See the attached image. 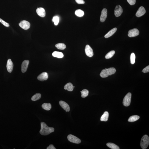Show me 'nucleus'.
I'll return each instance as SVG.
<instances>
[{
  "mask_svg": "<svg viewBox=\"0 0 149 149\" xmlns=\"http://www.w3.org/2000/svg\"><path fill=\"white\" fill-rule=\"evenodd\" d=\"M0 22L1 24H2L3 25H4V26L7 27H9V25L8 23L4 21V20L0 18Z\"/></svg>",
  "mask_w": 149,
  "mask_h": 149,
  "instance_id": "2f4dec72",
  "label": "nucleus"
},
{
  "mask_svg": "<svg viewBox=\"0 0 149 149\" xmlns=\"http://www.w3.org/2000/svg\"><path fill=\"white\" fill-rule=\"evenodd\" d=\"M36 13L38 15L41 17H43L45 16L46 12L45 9L42 8H39L36 9Z\"/></svg>",
  "mask_w": 149,
  "mask_h": 149,
  "instance_id": "4468645a",
  "label": "nucleus"
},
{
  "mask_svg": "<svg viewBox=\"0 0 149 149\" xmlns=\"http://www.w3.org/2000/svg\"><path fill=\"white\" fill-rule=\"evenodd\" d=\"M74 86L71 83H68L65 85L64 89L67 90V91H72L74 90Z\"/></svg>",
  "mask_w": 149,
  "mask_h": 149,
  "instance_id": "f3484780",
  "label": "nucleus"
},
{
  "mask_svg": "<svg viewBox=\"0 0 149 149\" xmlns=\"http://www.w3.org/2000/svg\"><path fill=\"white\" fill-rule=\"evenodd\" d=\"M41 129L39 131V133L42 135H48L54 131V128H53L49 127L44 122H41Z\"/></svg>",
  "mask_w": 149,
  "mask_h": 149,
  "instance_id": "f257e3e1",
  "label": "nucleus"
},
{
  "mask_svg": "<svg viewBox=\"0 0 149 149\" xmlns=\"http://www.w3.org/2000/svg\"><path fill=\"white\" fill-rule=\"evenodd\" d=\"M75 14L77 16L82 17L84 15V13L83 11L81 9H78L76 10L75 11Z\"/></svg>",
  "mask_w": 149,
  "mask_h": 149,
  "instance_id": "b1692460",
  "label": "nucleus"
},
{
  "mask_svg": "<svg viewBox=\"0 0 149 149\" xmlns=\"http://www.w3.org/2000/svg\"><path fill=\"white\" fill-rule=\"evenodd\" d=\"M75 1L78 4H84L85 3L83 0H75Z\"/></svg>",
  "mask_w": 149,
  "mask_h": 149,
  "instance_id": "f704fd0d",
  "label": "nucleus"
},
{
  "mask_svg": "<svg viewBox=\"0 0 149 149\" xmlns=\"http://www.w3.org/2000/svg\"><path fill=\"white\" fill-rule=\"evenodd\" d=\"M41 95L40 93H37L34 95L31 98V100L35 101L40 99Z\"/></svg>",
  "mask_w": 149,
  "mask_h": 149,
  "instance_id": "393cba45",
  "label": "nucleus"
},
{
  "mask_svg": "<svg viewBox=\"0 0 149 149\" xmlns=\"http://www.w3.org/2000/svg\"><path fill=\"white\" fill-rule=\"evenodd\" d=\"M29 63V61L28 60H25L23 62L21 65V71L22 72L24 73L26 72Z\"/></svg>",
  "mask_w": 149,
  "mask_h": 149,
  "instance_id": "9b49d317",
  "label": "nucleus"
},
{
  "mask_svg": "<svg viewBox=\"0 0 149 149\" xmlns=\"http://www.w3.org/2000/svg\"><path fill=\"white\" fill-rule=\"evenodd\" d=\"M149 144V136L145 135L143 136L141 139L140 145L143 149H147L148 147Z\"/></svg>",
  "mask_w": 149,
  "mask_h": 149,
  "instance_id": "f03ea898",
  "label": "nucleus"
},
{
  "mask_svg": "<svg viewBox=\"0 0 149 149\" xmlns=\"http://www.w3.org/2000/svg\"><path fill=\"white\" fill-rule=\"evenodd\" d=\"M42 108L46 110H50L51 108V105L50 103H45L42 105Z\"/></svg>",
  "mask_w": 149,
  "mask_h": 149,
  "instance_id": "aec40b11",
  "label": "nucleus"
},
{
  "mask_svg": "<svg viewBox=\"0 0 149 149\" xmlns=\"http://www.w3.org/2000/svg\"><path fill=\"white\" fill-rule=\"evenodd\" d=\"M117 30V28H114L112 29L110 31H109L104 36V37L106 38H107L111 36H112L116 32Z\"/></svg>",
  "mask_w": 149,
  "mask_h": 149,
  "instance_id": "dca6fc26",
  "label": "nucleus"
},
{
  "mask_svg": "<svg viewBox=\"0 0 149 149\" xmlns=\"http://www.w3.org/2000/svg\"><path fill=\"white\" fill-rule=\"evenodd\" d=\"M19 25L20 27L25 30L29 29L31 26L29 22L25 20L21 21L19 24Z\"/></svg>",
  "mask_w": 149,
  "mask_h": 149,
  "instance_id": "39448f33",
  "label": "nucleus"
},
{
  "mask_svg": "<svg viewBox=\"0 0 149 149\" xmlns=\"http://www.w3.org/2000/svg\"><path fill=\"white\" fill-rule=\"evenodd\" d=\"M48 78V74L46 72L42 73L38 77V80L40 81H43L47 80Z\"/></svg>",
  "mask_w": 149,
  "mask_h": 149,
  "instance_id": "f8f14e48",
  "label": "nucleus"
},
{
  "mask_svg": "<svg viewBox=\"0 0 149 149\" xmlns=\"http://www.w3.org/2000/svg\"><path fill=\"white\" fill-rule=\"evenodd\" d=\"M82 95L81 97L82 98H85L88 96L89 91L86 89H84L82 91H81Z\"/></svg>",
  "mask_w": 149,
  "mask_h": 149,
  "instance_id": "c85d7f7f",
  "label": "nucleus"
},
{
  "mask_svg": "<svg viewBox=\"0 0 149 149\" xmlns=\"http://www.w3.org/2000/svg\"><path fill=\"white\" fill-rule=\"evenodd\" d=\"M142 72L144 73H146L149 72V66H147L143 70Z\"/></svg>",
  "mask_w": 149,
  "mask_h": 149,
  "instance_id": "72a5a7b5",
  "label": "nucleus"
},
{
  "mask_svg": "<svg viewBox=\"0 0 149 149\" xmlns=\"http://www.w3.org/2000/svg\"><path fill=\"white\" fill-rule=\"evenodd\" d=\"M85 51L86 55L90 57H91L94 55L92 49L89 45L86 46Z\"/></svg>",
  "mask_w": 149,
  "mask_h": 149,
  "instance_id": "423d86ee",
  "label": "nucleus"
},
{
  "mask_svg": "<svg viewBox=\"0 0 149 149\" xmlns=\"http://www.w3.org/2000/svg\"><path fill=\"white\" fill-rule=\"evenodd\" d=\"M136 56L134 53H131L130 56L131 63V64H134L135 63Z\"/></svg>",
  "mask_w": 149,
  "mask_h": 149,
  "instance_id": "c756f323",
  "label": "nucleus"
},
{
  "mask_svg": "<svg viewBox=\"0 0 149 149\" xmlns=\"http://www.w3.org/2000/svg\"><path fill=\"white\" fill-rule=\"evenodd\" d=\"M7 67L8 72L9 73L12 72L13 70V64L12 60L10 59H9L8 60Z\"/></svg>",
  "mask_w": 149,
  "mask_h": 149,
  "instance_id": "2eb2a0df",
  "label": "nucleus"
},
{
  "mask_svg": "<svg viewBox=\"0 0 149 149\" xmlns=\"http://www.w3.org/2000/svg\"><path fill=\"white\" fill-rule=\"evenodd\" d=\"M131 93H128L124 98L123 102V105L126 107L129 106L131 103Z\"/></svg>",
  "mask_w": 149,
  "mask_h": 149,
  "instance_id": "7ed1b4c3",
  "label": "nucleus"
},
{
  "mask_svg": "<svg viewBox=\"0 0 149 149\" xmlns=\"http://www.w3.org/2000/svg\"></svg>",
  "mask_w": 149,
  "mask_h": 149,
  "instance_id": "e433bc0d",
  "label": "nucleus"
},
{
  "mask_svg": "<svg viewBox=\"0 0 149 149\" xmlns=\"http://www.w3.org/2000/svg\"><path fill=\"white\" fill-rule=\"evenodd\" d=\"M128 2L131 5H134L135 4L136 0H127Z\"/></svg>",
  "mask_w": 149,
  "mask_h": 149,
  "instance_id": "473e14b6",
  "label": "nucleus"
},
{
  "mask_svg": "<svg viewBox=\"0 0 149 149\" xmlns=\"http://www.w3.org/2000/svg\"><path fill=\"white\" fill-rule=\"evenodd\" d=\"M123 12L122 8L120 5H117L115 9V15L116 17H118L121 16Z\"/></svg>",
  "mask_w": 149,
  "mask_h": 149,
  "instance_id": "6e6552de",
  "label": "nucleus"
},
{
  "mask_svg": "<svg viewBox=\"0 0 149 149\" xmlns=\"http://www.w3.org/2000/svg\"><path fill=\"white\" fill-rule=\"evenodd\" d=\"M108 74L109 75H112L115 73L116 72V70L115 68L114 67H111L107 69Z\"/></svg>",
  "mask_w": 149,
  "mask_h": 149,
  "instance_id": "bb28decb",
  "label": "nucleus"
},
{
  "mask_svg": "<svg viewBox=\"0 0 149 149\" xmlns=\"http://www.w3.org/2000/svg\"><path fill=\"white\" fill-rule=\"evenodd\" d=\"M139 32V30L137 28L130 30L128 31V36L130 37H135L138 35Z\"/></svg>",
  "mask_w": 149,
  "mask_h": 149,
  "instance_id": "0eeeda50",
  "label": "nucleus"
},
{
  "mask_svg": "<svg viewBox=\"0 0 149 149\" xmlns=\"http://www.w3.org/2000/svg\"><path fill=\"white\" fill-rule=\"evenodd\" d=\"M55 47L57 48L60 50H64L66 47V46L64 43H59L56 44L55 45Z\"/></svg>",
  "mask_w": 149,
  "mask_h": 149,
  "instance_id": "a878e982",
  "label": "nucleus"
},
{
  "mask_svg": "<svg viewBox=\"0 0 149 149\" xmlns=\"http://www.w3.org/2000/svg\"><path fill=\"white\" fill-rule=\"evenodd\" d=\"M68 140L69 141L75 144H80L81 141L80 139L72 134H69L67 136Z\"/></svg>",
  "mask_w": 149,
  "mask_h": 149,
  "instance_id": "20e7f679",
  "label": "nucleus"
},
{
  "mask_svg": "<svg viewBox=\"0 0 149 149\" xmlns=\"http://www.w3.org/2000/svg\"><path fill=\"white\" fill-rule=\"evenodd\" d=\"M140 118L139 116L137 115H133L129 117L128 120V121L130 122H133L137 121Z\"/></svg>",
  "mask_w": 149,
  "mask_h": 149,
  "instance_id": "412c9836",
  "label": "nucleus"
},
{
  "mask_svg": "<svg viewBox=\"0 0 149 149\" xmlns=\"http://www.w3.org/2000/svg\"><path fill=\"white\" fill-rule=\"evenodd\" d=\"M53 22H54V24L55 26L58 24L59 22V18L58 16H55L53 17Z\"/></svg>",
  "mask_w": 149,
  "mask_h": 149,
  "instance_id": "7c9ffc66",
  "label": "nucleus"
},
{
  "mask_svg": "<svg viewBox=\"0 0 149 149\" xmlns=\"http://www.w3.org/2000/svg\"><path fill=\"white\" fill-rule=\"evenodd\" d=\"M53 56L58 58H61L63 57L64 56L63 54L61 52L55 51L52 53Z\"/></svg>",
  "mask_w": 149,
  "mask_h": 149,
  "instance_id": "6ab92c4d",
  "label": "nucleus"
},
{
  "mask_svg": "<svg viewBox=\"0 0 149 149\" xmlns=\"http://www.w3.org/2000/svg\"><path fill=\"white\" fill-rule=\"evenodd\" d=\"M108 147L112 149H120L119 147L115 144L112 143H108L107 144Z\"/></svg>",
  "mask_w": 149,
  "mask_h": 149,
  "instance_id": "5701e85b",
  "label": "nucleus"
},
{
  "mask_svg": "<svg viewBox=\"0 0 149 149\" xmlns=\"http://www.w3.org/2000/svg\"><path fill=\"white\" fill-rule=\"evenodd\" d=\"M146 11L143 7H141L139 8L136 14V16L140 17L143 16L145 13Z\"/></svg>",
  "mask_w": 149,
  "mask_h": 149,
  "instance_id": "ddd939ff",
  "label": "nucleus"
},
{
  "mask_svg": "<svg viewBox=\"0 0 149 149\" xmlns=\"http://www.w3.org/2000/svg\"><path fill=\"white\" fill-rule=\"evenodd\" d=\"M100 76L103 78H105L109 76L107 69L103 70L100 74Z\"/></svg>",
  "mask_w": 149,
  "mask_h": 149,
  "instance_id": "4be33fe9",
  "label": "nucleus"
},
{
  "mask_svg": "<svg viewBox=\"0 0 149 149\" xmlns=\"http://www.w3.org/2000/svg\"><path fill=\"white\" fill-rule=\"evenodd\" d=\"M59 104L67 112H69L70 110V107L67 103L63 101H60Z\"/></svg>",
  "mask_w": 149,
  "mask_h": 149,
  "instance_id": "1a4fd4ad",
  "label": "nucleus"
},
{
  "mask_svg": "<svg viewBox=\"0 0 149 149\" xmlns=\"http://www.w3.org/2000/svg\"><path fill=\"white\" fill-rule=\"evenodd\" d=\"M47 149H56L54 146L52 145H51L47 147Z\"/></svg>",
  "mask_w": 149,
  "mask_h": 149,
  "instance_id": "c9c22d12",
  "label": "nucleus"
},
{
  "mask_svg": "<svg viewBox=\"0 0 149 149\" xmlns=\"http://www.w3.org/2000/svg\"><path fill=\"white\" fill-rule=\"evenodd\" d=\"M109 114L107 111L104 112L103 115L101 117L100 120L101 121L106 122L108 120Z\"/></svg>",
  "mask_w": 149,
  "mask_h": 149,
  "instance_id": "a211bd4d",
  "label": "nucleus"
},
{
  "mask_svg": "<svg viewBox=\"0 0 149 149\" xmlns=\"http://www.w3.org/2000/svg\"><path fill=\"white\" fill-rule=\"evenodd\" d=\"M107 10L106 8H104L101 12L100 18V21L101 22H104L106 20L107 16Z\"/></svg>",
  "mask_w": 149,
  "mask_h": 149,
  "instance_id": "9d476101",
  "label": "nucleus"
},
{
  "mask_svg": "<svg viewBox=\"0 0 149 149\" xmlns=\"http://www.w3.org/2000/svg\"><path fill=\"white\" fill-rule=\"evenodd\" d=\"M115 51H112L106 55L105 58L106 59H109L112 58L115 54Z\"/></svg>",
  "mask_w": 149,
  "mask_h": 149,
  "instance_id": "cd10ccee",
  "label": "nucleus"
}]
</instances>
